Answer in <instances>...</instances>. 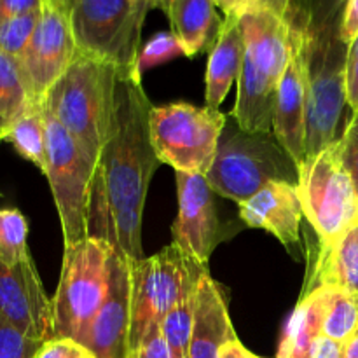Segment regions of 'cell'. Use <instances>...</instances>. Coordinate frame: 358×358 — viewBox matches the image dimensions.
Here are the masks:
<instances>
[{
	"mask_svg": "<svg viewBox=\"0 0 358 358\" xmlns=\"http://www.w3.org/2000/svg\"><path fill=\"white\" fill-rule=\"evenodd\" d=\"M345 87L346 103L353 112H358V37L353 38L346 49Z\"/></svg>",
	"mask_w": 358,
	"mask_h": 358,
	"instance_id": "836d02e7",
	"label": "cell"
},
{
	"mask_svg": "<svg viewBox=\"0 0 358 358\" xmlns=\"http://www.w3.org/2000/svg\"><path fill=\"white\" fill-rule=\"evenodd\" d=\"M44 0H0V21L41 10Z\"/></svg>",
	"mask_w": 358,
	"mask_h": 358,
	"instance_id": "d590c367",
	"label": "cell"
},
{
	"mask_svg": "<svg viewBox=\"0 0 358 358\" xmlns=\"http://www.w3.org/2000/svg\"><path fill=\"white\" fill-rule=\"evenodd\" d=\"M199 271L208 269L189 261L175 245H168L152 257L129 262V357L136 352L149 329L161 324L170 313L189 280Z\"/></svg>",
	"mask_w": 358,
	"mask_h": 358,
	"instance_id": "8fae6325",
	"label": "cell"
},
{
	"mask_svg": "<svg viewBox=\"0 0 358 358\" xmlns=\"http://www.w3.org/2000/svg\"><path fill=\"white\" fill-rule=\"evenodd\" d=\"M62 2H63V3H65V6H66V7H69V9H70V7H72V3H73V2H76V0H62Z\"/></svg>",
	"mask_w": 358,
	"mask_h": 358,
	"instance_id": "b9f144b4",
	"label": "cell"
},
{
	"mask_svg": "<svg viewBox=\"0 0 358 358\" xmlns=\"http://www.w3.org/2000/svg\"><path fill=\"white\" fill-rule=\"evenodd\" d=\"M297 192L320 250L331 248L358 220V194L343 166L339 143H332L297 166Z\"/></svg>",
	"mask_w": 358,
	"mask_h": 358,
	"instance_id": "52a82bcc",
	"label": "cell"
},
{
	"mask_svg": "<svg viewBox=\"0 0 358 358\" xmlns=\"http://www.w3.org/2000/svg\"><path fill=\"white\" fill-rule=\"evenodd\" d=\"M94 358H96V357H94Z\"/></svg>",
	"mask_w": 358,
	"mask_h": 358,
	"instance_id": "bcb514c9",
	"label": "cell"
},
{
	"mask_svg": "<svg viewBox=\"0 0 358 358\" xmlns=\"http://www.w3.org/2000/svg\"><path fill=\"white\" fill-rule=\"evenodd\" d=\"M240 24L245 55L231 115L245 131L271 133L276 90L292 55L296 23L285 2L261 0L240 17Z\"/></svg>",
	"mask_w": 358,
	"mask_h": 358,
	"instance_id": "7a4b0ae2",
	"label": "cell"
},
{
	"mask_svg": "<svg viewBox=\"0 0 358 358\" xmlns=\"http://www.w3.org/2000/svg\"><path fill=\"white\" fill-rule=\"evenodd\" d=\"M150 110L142 73H119L114 124L96 164L91 238L110 241L129 262L143 259V206L161 163L150 135Z\"/></svg>",
	"mask_w": 358,
	"mask_h": 358,
	"instance_id": "6da1fadb",
	"label": "cell"
},
{
	"mask_svg": "<svg viewBox=\"0 0 358 358\" xmlns=\"http://www.w3.org/2000/svg\"><path fill=\"white\" fill-rule=\"evenodd\" d=\"M346 49L348 45L339 34L334 38H322L306 30V157L322 152L339 140L338 128L346 105Z\"/></svg>",
	"mask_w": 358,
	"mask_h": 358,
	"instance_id": "30bf717a",
	"label": "cell"
},
{
	"mask_svg": "<svg viewBox=\"0 0 358 358\" xmlns=\"http://www.w3.org/2000/svg\"><path fill=\"white\" fill-rule=\"evenodd\" d=\"M315 287L345 290L358 299V226L352 227L331 248L318 250V261L308 290Z\"/></svg>",
	"mask_w": 358,
	"mask_h": 358,
	"instance_id": "7402d4cb",
	"label": "cell"
},
{
	"mask_svg": "<svg viewBox=\"0 0 358 358\" xmlns=\"http://www.w3.org/2000/svg\"><path fill=\"white\" fill-rule=\"evenodd\" d=\"M76 55L70 9L62 0H44L34 35L17 59L35 107L44 105L48 93L66 72Z\"/></svg>",
	"mask_w": 358,
	"mask_h": 358,
	"instance_id": "7c38bea8",
	"label": "cell"
},
{
	"mask_svg": "<svg viewBox=\"0 0 358 358\" xmlns=\"http://www.w3.org/2000/svg\"><path fill=\"white\" fill-rule=\"evenodd\" d=\"M261 0H215L217 6L226 13V16L241 17L248 10L254 9Z\"/></svg>",
	"mask_w": 358,
	"mask_h": 358,
	"instance_id": "74e56055",
	"label": "cell"
},
{
	"mask_svg": "<svg viewBox=\"0 0 358 358\" xmlns=\"http://www.w3.org/2000/svg\"><path fill=\"white\" fill-rule=\"evenodd\" d=\"M310 358H343V345L325 336H318L311 348Z\"/></svg>",
	"mask_w": 358,
	"mask_h": 358,
	"instance_id": "8d00e7d4",
	"label": "cell"
},
{
	"mask_svg": "<svg viewBox=\"0 0 358 358\" xmlns=\"http://www.w3.org/2000/svg\"><path fill=\"white\" fill-rule=\"evenodd\" d=\"M206 271H199L192 276L185 285L180 299L177 301L170 313L161 320V332L164 339L170 345L175 358H185L189 353L191 345L192 325H194V301H196V287H198L199 276Z\"/></svg>",
	"mask_w": 358,
	"mask_h": 358,
	"instance_id": "cb8c5ba5",
	"label": "cell"
},
{
	"mask_svg": "<svg viewBox=\"0 0 358 358\" xmlns=\"http://www.w3.org/2000/svg\"><path fill=\"white\" fill-rule=\"evenodd\" d=\"M129 262L114 248L108 261L105 297L84 345L96 358H129Z\"/></svg>",
	"mask_w": 358,
	"mask_h": 358,
	"instance_id": "2e32d148",
	"label": "cell"
},
{
	"mask_svg": "<svg viewBox=\"0 0 358 358\" xmlns=\"http://www.w3.org/2000/svg\"><path fill=\"white\" fill-rule=\"evenodd\" d=\"M248 358H261V357H257V355H254V353L248 352Z\"/></svg>",
	"mask_w": 358,
	"mask_h": 358,
	"instance_id": "7bdbcfd3",
	"label": "cell"
},
{
	"mask_svg": "<svg viewBox=\"0 0 358 358\" xmlns=\"http://www.w3.org/2000/svg\"><path fill=\"white\" fill-rule=\"evenodd\" d=\"M129 358H175L170 345L161 332V325H154L149 329L145 338L142 339L136 352Z\"/></svg>",
	"mask_w": 358,
	"mask_h": 358,
	"instance_id": "d6a6232c",
	"label": "cell"
},
{
	"mask_svg": "<svg viewBox=\"0 0 358 358\" xmlns=\"http://www.w3.org/2000/svg\"><path fill=\"white\" fill-rule=\"evenodd\" d=\"M327 287H315L304 292L283 331L276 358H310L311 348L322 336Z\"/></svg>",
	"mask_w": 358,
	"mask_h": 358,
	"instance_id": "ffe728a7",
	"label": "cell"
},
{
	"mask_svg": "<svg viewBox=\"0 0 358 358\" xmlns=\"http://www.w3.org/2000/svg\"><path fill=\"white\" fill-rule=\"evenodd\" d=\"M339 37L346 45L358 37V0H346L339 23Z\"/></svg>",
	"mask_w": 358,
	"mask_h": 358,
	"instance_id": "e575fe53",
	"label": "cell"
},
{
	"mask_svg": "<svg viewBox=\"0 0 358 358\" xmlns=\"http://www.w3.org/2000/svg\"><path fill=\"white\" fill-rule=\"evenodd\" d=\"M149 9L136 0H76L70 27L77 51L119 72L138 70L140 35Z\"/></svg>",
	"mask_w": 358,
	"mask_h": 358,
	"instance_id": "ba28073f",
	"label": "cell"
},
{
	"mask_svg": "<svg viewBox=\"0 0 358 358\" xmlns=\"http://www.w3.org/2000/svg\"><path fill=\"white\" fill-rule=\"evenodd\" d=\"M243 55L245 41L240 17L226 16L206 65L205 100L208 107L219 108L226 100L231 86L240 80Z\"/></svg>",
	"mask_w": 358,
	"mask_h": 358,
	"instance_id": "d6986e66",
	"label": "cell"
},
{
	"mask_svg": "<svg viewBox=\"0 0 358 358\" xmlns=\"http://www.w3.org/2000/svg\"><path fill=\"white\" fill-rule=\"evenodd\" d=\"M136 2H142L149 7H164V9H166L170 0H136Z\"/></svg>",
	"mask_w": 358,
	"mask_h": 358,
	"instance_id": "60d3db41",
	"label": "cell"
},
{
	"mask_svg": "<svg viewBox=\"0 0 358 358\" xmlns=\"http://www.w3.org/2000/svg\"><path fill=\"white\" fill-rule=\"evenodd\" d=\"M358 331V299L345 290L327 287L322 336L346 343Z\"/></svg>",
	"mask_w": 358,
	"mask_h": 358,
	"instance_id": "484cf974",
	"label": "cell"
},
{
	"mask_svg": "<svg viewBox=\"0 0 358 358\" xmlns=\"http://www.w3.org/2000/svg\"><path fill=\"white\" fill-rule=\"evenodd\" d=\"M236 338L222 289L208 271L203 273L196 287L194 325L187 357L219 358L222 346Z\"/></svg>",
	"mask_w": 358,
	"mask_h": 358,
	"instance_id": "ac0fdd59",
	"label": "cell"
},
{
	"mask_svg": "<svg viewBox=\"0 0 358 358\" xmlns=\"http://www.w3.org/2000/svg\"><path fill=\"white\" fill-rule=\"evenodd\" d=\"M34 358H94V355L72 339L52 338L42 343Z\"/></svg>",
	"mask_w": 358,
	"mask_h": 358,
	"instance_id": "1f68e13d",
	"label": "cell"
},
{
	"mask_svg": "<svg viewBox=\"0 0 358 358\" xmlns=\"http://www.w3.org/2000/svg\"><path fill=\"white\" fill-rule=\"evenodd\" d=\"M205 177L215 194L241 205L269 182L297 184V164L271 133H250L238 122H226Z\"/></svg>",
	"mask_w": 358,
	"mask_h": 358,
	"instance_id": "277c9868",
	"label": "cell"
},
{
	"mask_svg": "<svg viewBox=\"0 0 358 358\" xmlns=\"http://www.w3.org/2000/svg\"><path fill=\"white\" fill-rule=\"evenodd\" d=\"M177 175L178 213L171 226V245L182 252L189 261L208 269L210 257L220 241V222L217 206L205 175Z\"/></svg>",
	"mask_w": 358,
	"mask_h": 358,
	"instance_id": "4fadbf2b",
	"label": "cell"
},
{
	"mask_svg": "<svg viewBox=\"0 0 358 358\" xmlns=\"http://www.w3.org/2000/svg\"><path fill=\"white\" fill-rule=\"evenodd\" d=\"M306 30L296 24L292 55L276 90L273 135L299 166L306 159L308 69L304 55Z\"/></svg>",
	"mask_w": 358,
	"mask_h": 358,
	"instance_id": "9a60e30c",
	"label": "cell"
},
{
	"mask_svg": "<svg viewBox=\"0 0 358 358\" xmlns=\"http://www.w3.org/2000/svg\"><path fill=\"white\" fill-rule=\"evenodd\" d=\"M28 257L27 219L16 208H0V262L13 268Z\"/></svg>",
	"mask_w": 358,
	"mask_h": 358,
	"instance_id": "4316f807",
	"label": "cell"
},
{
	"mask_svg": "<svg viewBox=\"0 0 358 358\" xmlns=\"http://www.w3.org/2000/svg\"><path fill=\"white\" fill-rule=\"evenodd\" d=\"M219 358H248V350L236 338L222 346Z\"/></svg>",
	"mask_w": 358,
	"mask_h": 358,
	"instance_id": "f35d334b",
	"label": "cell"
},
{
	"mask_svg": "<svg viewBox=\"0 0 358 358\" xmlns=\"http://www.w3.org/2000/svg\"><path fill=\"white\" fill-rule=\"evenodd\" d=\"M215 0H170L168 16L171 31L182 44L184 55L194 58L206 48L213 31L220 30Z\"/></svg>",
	"mask_w": 358,
	"mask_h": 358,
	"instance_id": "44dd1931",
	"label": "cell"
},
{
	"mask_svg": "<svg viewBox=\"0 0 358 358\" xmlns=\"http://www.w3.org/2000/svg\"><path fill=\"white\" fill-rule=\"evenodd\" d=\"M119 70L77 51L66 72L48 93L44 107L98 164L110 136Z\"/></svg>",
	"mask_w": 358,
	"mask_h": 358,
	"instance_id": "3957f363",
	"label": "cell"
},
{
	"mask_svg": "<svg viewBox=\"0 0 358 358\" xmlns=\"http://www.w3.org/2000/svg\"><path fill=\"white\" fill-rule=\"evenodd\" d=\"M41 345L0 317V358H34Z\"/></svg>",
	"mask_w": 358,
	"mask_h": 358,
	"instance_id": "f546056e",
	"label": "cell"
},
{
	"mask_svg": "<svg viewBox=\"0 0 358 358\" xmlns=\"http://www.w3.org/2000/svg\"><path fill=\"white\" fill-rule=\"evenodd\" d=\"M357 226H358V220H357Z\"/></svg>",
	"mask_w": 358,
	"mask_h": 358,
	"instance_id": "ee69618b",
	"label": "cell"
},
{
	"mask_svg": "<svg viewBox=\"0 0 358 358\" xmlns=\"http://www.w3.org/2000/svg\"><path fill=\"white\" fill-rule=\"evenodd\" d=\"M112 250V243L103 238L65 245L62 275L52 297V338L86 345L107 290Z\"/></svg>",
	"mask_w": 358,
	"mask_h": 358,
	"instance_id": "5b68a950",
	"label": "cell"
},
{
	"mask_svg": "<svg viewBox=\"0 0 358 358\" xmlns=\"http://www.w3.org/2000/svg\"><path fill=\"white\" fill-rule=\"evenodd\" d=\"M185 358H189V357H185Z\"/></svg>",
	"mask_w": 358,
	"mask_h": 358,
	"instance_id": "f6af8a7d",
	"label": "cell"
},
{
	"mask_svg": "<svg viewBox=\"0 0 358 358\" xmlns=\"http://www.w3.org/2000/svg\"><path fill=\"white\" fill-rule=\"evenodd\" d=\"M44 108L48 163L45 178L51 187L65 245L91 238L96 164L83 152L73 136Z\"/></svg>",
	"mask_w": 358,
	"mask_h": 358,
	"instance_id": "8992f818",
	"label": "cell"
},
{
	"mask_svg": "<svg viewBox=\"0 0 358 358\" xmlns=\"http://www.w3.org/2000/svg\"><path fill=\"white\" fill-rule=\"evenodd\" d=\"M227 119L208 105L170 103L152 107L150 135L161 163L180 173L206 175L215 159Z\"/></svg>",
	"mask_w": 358,
	"mask_h": 358,
	"instance_id": "9c48e42d",
	"label": "cell"
},
{
	"mask_svg": "<svg viewBox=\"0 0 358 358\" xmlns=\"http://www.w3.org/2000/svg\"><path fill=\"white\" fill-rule=\"evenodd\" d=\"M34 107L20 62L0 51V142L6 140L10 128Z\"/></svg>",
	"mask_w": 358,
	"mask_h": 358,
	"instance_id": "603a6c76",
	"label": "cell"
},
{
	"mask_svg": "<svg viewBox=\"0 0 358 358\" xmlns=\"http://www.w3.org/2000/svg\"><path fill=\"white\" fill-rule=\"evenodd\" d=\"M6 142L13 143L16 152L44 173L48 163V140H45L44 108L28 110L7 133Z\"/></svg>",
	"mask_w": 358,
	"mask_h": 358,
	"instance_id": "d4e9b609",
	"label": "cell"
},
{
	"mask_svg": "<svg viewBox=\"0 0 358 358\" xmlns=\"http://www.w3.org/2000/svg\"><path fill=\"white\" fill-rule=\"evenodd\" d=\"M38 17H41V10H34V13L0 21V51L20 59L34 35Z\"/></svg>",
	"mask_w": 358,
	"mask_h": 358,
	"instance_id": "83f0119b",
	"label": "cell"
},
{
	"mask_svg": "<svg viewBox=\"0 0 358 358\" xmlns=\"http://www.w3.org/2000/svg\"><path fill=\"white\" fill-rule=\"evenodd\" d=\"M240 217L248 227L268 231L285 247L299 243L304 212L296 182L275 180L266 184L241 203Z\"/></svg>",
	"mask_w": 358,
	"mask_h": 358,
	"instance_id": "e0dca14e",
	"label": "cell"
},
{
	"mask_svg": "<svg viewBox=\"0 0 358 358\" xmlns=\"http://www.w3.org/2000/svg\"><path fill=\"white\" fill-rule=\"evenodd\" d=\"M0 317L35 341L52 339V299L31 255L16 266L0 262Z\"/></svg>",
	"mask_w": 358,
	"mask_h": 358,
	"instance_id": "5bb4252c",
	"label": "cell"
},
{
	"mask_svg": "<svg viewBox=\"0 0 358 358\" xmlns=\"http://www.w3.org/2000/svg\"><path fill=\"white\" fill-rule=\"evenodd\" d=\"M0 196H2V194H0Z\"/></svg>",
	"mask_w": 358,
	"mask_h": 358,
	"instance_id": "7dc6e473",
	"label": "cell"
},
{
	"mask_svg": "<svg viewBox=\"0 0 358 358\" xmlns=\"http://www.w3.org/2000/svg\"><path fill=\"white\" fill-rule=\"evenodd\" d=\"M339 152H341L343 166L352 177L358 194V112H353L352 119L346 124L345 131L339 136Z\"/></svg>",
	"mask_w": 358,
	"mask_h": 358,
	"instance_id": "4dcf8cb0",
	"label": "cell"
},
{
	"mask_svg": "<svg viewBox=\"0 0 358 358\" xmlns=\"http://www.w3.org/2000/svg\"><path fill=\"white\" fill-rule=\"evenodd\" d=\"M177 56H185L182 44L175 37L173 31H161L154 35L142 49L138 56V70L140 73L145 72L147 69L161 65L164 62L177 58Z\"/></svg>",
	"mask_w": 358,
	"mask_h": 358,
	"instance_id": "f1b7e54d",
	"label": "cell"
},
{
	"mask_svg": "<svg viewBox=\"0 0 358 358\" xmlns=\"http://www.w3.org/2000/svg\"><path fill=\"white\" fill-rule=\"evenodd\" d=\"M343 358H358V331L346 343H343Z\"/></svg>",
	"mask_w": 358,
	"mask_h": 358,
	"instance_id": "ab89813d",
	"label": "cell"
}]
</instances>
